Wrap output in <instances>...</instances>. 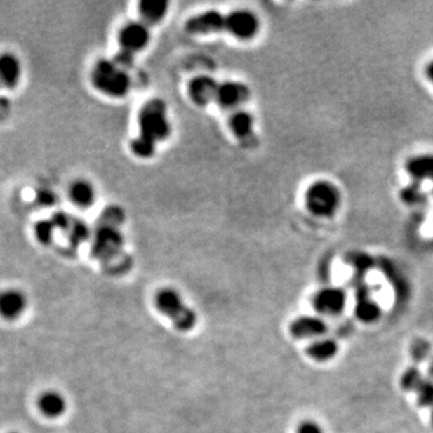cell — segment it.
<instances>
[{"label":"cell","mask_w":433,"mask_h":433,"mask_svg":"<svg viewBox=\"0 0 433 433\" xmlns=\"http://www.w3.org/2000/svg\"><path fill=\"white\" fill-rule=\"evenodd\" d=\"M92 82L99 92L112 98H122L131 89V77L126 69L114 63V60L100 59L92 70Z\"/></svg>","instance_id":"1"},{"label":"cell","mask_w":433,"mask_h":433,"mask_svg":"<svg viewBox=\"0 0 433 433\" xmlns=\"http://www.w3.org/2000/svg\"><path fill=\"white\" fill-rule=\"evenodd\" d=\"M140 136L158 143L168 139L171 133L166 105L160 99L147 101L139 114Z\"/></svg>","instance_id":"2"},{"label":"cell","mask_w":433,"mask_h":433,"mask_svg":"<svg viewBox=\"0 0 433 433\" xmlns=\"http://www.w3.org/2000/svg\"><path fill=\"white\" fill-rule=\"evenodd\" d=\"M305 202L312 215L330 218L336 215L341 207L342 194L333 182L317 181L306 190Z\"/></svg>","instance_id":"3"},{"label":"cell","mask_w":433,"mask_h":433,"mask_svg":"<svg viewBox=\"0 0 433 433\" xmlns=\"http://www.w3.org/2000/svg\"><path fill=\"white\" fill-rule=\"evenodd\" d=\"M156 308L173 321L181 331H190L198 323V316L192 308L185 305L181 295L175 289L165 288L156 295Z\"/></svg>","instance_id":"4"},{"label":"cell","mask_w":433,"mask_h":433,"mask_svg":"<svg viewBox=\"0 0 433 433\" xmlns=\"http://www.w3.org/2000/svg\"><path fill=\"white\" fill-rule=\"evenodd\" d=\"M259 18L249 10H235L227 16V32L240 40H249L259 32Z\"/></svg>","instance_id":"5"},{"label":"cell","mask_w":433,"mask_h":433,"mask_svg":"<svg viewBox=\"0 0 433 433\" xmlns=\"http://www.w3.org/2000/svg\"><path fill=\"white\" fill-rule=\"evenodd\" d=\"M185 29L195 35L220 33L227 30V16L217 10H208L190 17L185 23Z\"/></svg>","instance_id":"6"},{"label":"cell","mask_w":433,"mask_h":433,"mask_svg":"<svg viewBox=\"0 0 433 433\" xmlns=\"http://www.w3.org/2000/svg\"><path fill=\"white\" fill-rule=\"evenodd\" d=\"M118 39L122 50L134 55L135 52L143 50L147 46L151 33L146 23L129 22L121 29Z\"/></svg>","instance_id":"7"},{"label":"cell","mask_w":433,"mask_h":433,"mask_svg":"<svg viewBox=\"0 0 433 433\" xmlns=\"http://www.w3.org/2000/svg\"><path fill=\"white\" fill-rule=\"evenodd\" d=\"M123 246V237L116 227L104 224L95 232L93 254L98 258H109L116 254Z\"/></svg>","instance_id":"8"},{"label":"cell","mask_w":433,"mask_h":433,"mask_svg":"<svg viewBox=\"0 0 433 433\" xmlns=\"http://www.w3.org/2000/svg\"><path fill=\"white\" fill-rule=\"evenodd\" d=\"M347 295L341 288H324L313 298V306L321 314H340L345 307Z\"/></svg>","instance_id":"9"},{"label":"cell","mask_w":433,"mask_h":433,"mask_svg":"<svg viewBox=\"0 0 433 433\" xmlns=\"http://www.w3.org/2000/svg\"><path fill=\"white\" fill-rule=\"evenodd\" d=\"M251 97V92L246 84L236 81H225L219 84L215 101L225 109H235L241 106Z\"/></svg>","instance_id":"10"},{"label":"cell","mask_w":433,"mask_h":433,"mask_svg":"<svg viewBox=\"0 0 433 433\" xmlns=\"http://www.w3.org/2000/svg\"><path fill=\"white\" fill-rule=\"evenodd\" d=\"M28 300L25 293L18 289L0 291V317L6 320H16L25 313Z\"/></svg>","instance_id":"11"},{"label":"cell","mask_w":433,"mask_h":433,"mask_svg":"<svg viewBox=\"0 0 433 433\" xmlns=\"http://www.w3.org/2000/svg\"><path fill=\"white\" fill-rule=\"evenodd\" d=\"M219 84L210 76H196L190 81L188 93L193 102L199 106H206L215 100Z\"/></svg>","instance_id":"12"},{"label":"cell","mask_w":433,"mask_h":433,"mask_svg":"<svg viewBox=\"0 0 433 433\" xmlns=\"http://www.w3.org/2000/svg\"><path fill=\"white\" fill-rule=\"evenodd\" d=\"M289 330L295 338H311L324 335L328 331V324L319 317L303 316L295 319Z\"/></svg>","instance_id":"13"},{"label":"cell","mask_w":433,"mask_h":433,"mask_svg":"<svg viewBox=\"0 0 433 433\" xmlns=\"http://www.w3.org/2000/svg\"><path fill=\"white\" fill-rule=\"evenodd\" d=\"M22 77V64L20 58L11 52L0 55V84L13 89L20 84Z\"/></svg>","instance_id":"14"},{"label":"cell","mask_w":433,"mask_h":433,"mask_svg":"<svg viewBox=\"0 0 433 433\" xmlns=\"http://www.w3.org/2000/svg\"><path fill=\"white\" fill-rule=\"evenodd\" d=\"M406 170L415 183L433 182V154H419L407 161Z\"/></svg>","instance_id":"15"},{"label":"cell","mask_w":433,"mask_h":433,"mask_svg":"<svg viewBox=\"0 0 433 433\" xmlns=\"http://www.w3.org/2000/svg\"><path fill=\"white\" fill-rule=\"evenodd\" d=\"M38 408L45 417L55 419L63 415L64 412L67 411V401L62 394L53 390H47L39 396Z\"/></svg>","instance_id":"16"},{"label":"cell","mask_w":433,"mask_h":433,"mask_svg":"<svg viewBox=\"0 0 433 433\" xmlns=\"http://www.w3.org/2000/svg\"><path fill=\"white\" fill-rule=\"evenodd\" d=\"M168 3L165 0H143L139 4V13L146 25L159 23L168 13Z\"/></svg>","instance_id":"17"},{"label":"cell","mask_w":433,"mask_h":433,"mask_svg":"<svg viewBox=\"0 0 433 433\" xmlns=\"http://www.w3.org/2000/svg\"><path fill=\"white\" fill-rule=\"evenodd\" d=\"M69 196L72 204L81 208H88L95 200V190L89 182L77 180L69 188Z\"/></svg>","instance_id":"18"},{"label":"cell","mask_w":433,"mask_h":433,"mask_svg":"<svg viewBox=\"0 0 433 433\" xmlns=\"http://www.w3.org/2000/svg\"><path fill=\"white\" fill-rule=\"evenodd\" d=\"M306 353L309 358L316 361H328L336 357V354L338 353V345L331 338L317 340L308 345Z\"/></svg>","instance_id":"19"},{"label":"cell","mask_w":433,"mask_h":433,"mask_svg":"<svg viewBox=\"0 0 433 433\" xmlns=\"http://www.w3.org/2000/svg\"><path fill=\"white\" fill-rule=\"evenodd\" d=\"M229 126L237 139H246L252 135L254 118L247 111L239 109L232 114L229 119Z\"/></svg>","instance_id":"20"},{"label":"cell","mask_w":433,"mask_h":433,"mask_svg":"<svg viewBox=\"0 0 433 433\" xmlns=\"http://www.w3.org/2000/svg\"><path fill=\"white\" fill-rule=\"evenodd\" d=\"M380 313L382 311L378 303L372 301L366 296L360 298L355 306V316L364 323H373L375 320H378Z\"/></svg>","instance_id":"21"},{"label":"cell","mask_w":433,"mask_h":433,"mask_svg":"<svg viewBox=\"0 0 433 433\" xmlns=\"http://www.w3.org/2000/svg\"><path fill=\"white\" fill-rule=\"evenodd\" d=\"M55 229L57 227H55V224L51 219H42L35 224L34 235L36 237L38 242L44 244V246H48L53 241Z\"/></svg>","instance_id":"22"},{"label":"cell","mask_w":433,"mask_h":433,"mask_svg":"<svg viewBox=\"0 0 433 433\" xmlns=\"http://www.w3.org/2000/svg\"><path fill=\"white\" fill-rule=\"evenodd\" d=\"M424 380L425 378L418 367H409L401 377V387L406 392H417Z\"/></svg>","instance_id":"23"},{"label":"cell","mask_w":433,"mask_h":433,"mask_svg":"<svg viewBox=\"0 0 433 433\" xmlns=\"http://www.w3.org/2000/svg\"><path fill=\"white\" fill-rule=\"evenodd\" d=\"M156 145L154 142H152L149 140L145 139L142 136H138L135 138L131 143V148L135 156H139V158H143V159H147L151 158L154 152H156Z\"/></svg>","instance_id":"24"},{"label":"cell","mask_w":433,"mask_h":433,"mask_svg":"<svg viewBox=\"0 0 433 433\" xmlns=\"http://www.w3.org/2000/svg\"><path fill=\"white\" fill-rule=\"evenodd\" d=\"M67 232L70 244L77 247L88 237V227L82 220H72V227Z\"/></svg>","instance_id":"25"},{"label":"cell","mask_w":433,"mask_h":433,"mask_svg":"<svg viewBox=\"0 0 433 433\" xmlns=\"http://www.w3.org/2000/svg\"><path fill=\"white\" fill-rule=\"evenodd\" d=\"M417 394L421 407H433V380L425 379L418 387Z\"/></svg>","instance_id":"26"},{"label":"cell","mask_w":433,"mask_h":433,"mask_svg":"<svg viewBox=\"0 0 433 433\" xmlns=\"http://www.w3.org/2000/svg\"><path fill=\"white\" fill-rule=\"evenodd\" d=\"M429 353V345L426 341H417L415 345L412 347L413 359H415L418 361L425 360L426 357Z\"/></svg>","instance_id":"27"},{"label":"cell","mask_w":433,"mask_h":433,"mask_svg":"<svg viewBox=\"0 0 433 433\" xmlns=\"http://www.w3.org/2000/svg\"><path fill=\"white\" fill-rule=\"evenodd\" d=\"M51 220L55 224V227L57 229H60V230H69L70 227H72V219L67 215V213H64V212H58V213H55V215H52V218Z\"/></svg>","instance_id":"28"},{"label":"cell","mask_w":433,"mask_h":433,"mask_svg":"<svg viewBox=\"0 0 433 433\" xmlns=\"http://www.w3.org/2000/svg\"><path fill=\"white\" fill-rule=\"evenodd\" d=\"M296 433H324V429L316 421H302L298 427Z\"/></svg>","instance_id":"29"},{"label":"cell","mask_w":433,"mask_h":433,"mask_svg":"<svg viewBox=\"0 0 433 433\" xmlns=\"http://www.w3.org/2000/svg\"><path fill=\"white\" fill-rule=\"evenodd\" d=\"M36 200L42 206H52L55 205V195L53 192L48 189L39 190L36 194Z\"/></svg>","instance_id":"30"},{"label":"cell","mask_w":433,"mask_h":433,"mask_svg":"<svg viewBox=\"0 0 433 433\" xmlns=\"http://www.w3.org/2000/svg\"><path fill=\"white\" fill-rule=\"evenodd\" d=\"M402 195H404V201H407L408 204H418V202L420 201L421 192L417 185L404 190Z\"/></svg>","instance_id":"31"},{"label":"cell","mask_w":433,"mask_h":433,"mask_svg":"<svg viewBox=\"0 0 433 433\" xmlns=\"http://www.w3.org/2000/svg\"><path fill=\"white\" fill-rule=\"evenodd\" d=\"M426 75H427V79H429V82L433 86V60L429 62V65L426 67Z\"/></svg>","instance_id":"32"},{"label":"cell","mask_w":433,"mask_h":433,"mask_svg":"<svg viewBox=\"0 0 433 433\" xmlns=\"http://www.w3.org/2000/svg\"><path fill=\"white\" fill-rule=\"evenodd\" d=\"M429 375H431V377L433 378V360L432 362H431V366H429Z\"/></svg>","instance_id":"33"},{"label":"cell","mask_w":433,"mask_h":433,"mask_svg":"<svg viewBox=\"0 0 433 433\" xmlns=\"http://www.w3.org/2000/svg\"><path fill=\"white\" fill-rule=\"evenodd\" d=\"M431 419H432V424H433V407H432V415H431Z\"/></svg>","instance_id":"34"},{"label":"cell","mask_w":433,"mask_h":433,"mask_svg":"<svg viewBox=\"0 0 433 433\" xmlns=\"http://www.w3.org/2000/svg\"><path fill=\"white\" fill-rule=\"evenodd\" d=\"M10 433H17V432H10Z\"/></svg>","instance_id":"35"}]
</instances>
